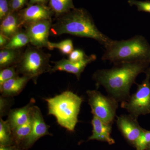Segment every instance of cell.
I'll return each instance as SVG.
<instances>
[{
	"instance_id": "obj_1",
	"label": "cell",
	"mask_w": 150,
	"mask_h": 150,
	"mask_svg": "<svg viewBox=\"0 0 150 150\" xmlns=\"http://www.w3.org/2000/svg\"><path fill=\"white\" fill-rule=\"evenodd\" d=\"M150 66V62L145 61L119 63L111 69L97 70L93 75V79L98 88L102 86L108 96L122 102L131 96L130 89L136 83L138 75L146 73Z\"/></svg>"
},
{
	"instance_id": "obj_2",
	"label": "cell",
	"mask_w": 150,
	"mask_h": 150,
	"mask_svg": "<svg viewBox=\"0 0 150 150\" xmlns=\"http://www.w3.org/2000/svg\"><path fill=\"white\" fill-rule=\"evenodd\" d=\"M51 30L54 35L69 34L96 40L104 47L112 41L100 32L89 13L83 8H75L62 15Z\"/></svg>"
},
{
	"instance_id": "obj_3",
	"label": "cell",
	"mask_w": 150,
	"mask_h": 150,
	"mask_svg": "<svg viewBox=\"0 0 150 150\" xmlns=\"http://www.w3.org/2000/svg\"><path fill=\"white\" fill-rule=\"evenodd\" d=\"M105 48L102 60L114 64L138 61L150 62V45L142 35L126 40H112Z\"/></svg>"
},
{
	"instance_id": "obj_4",
	"label": "cell",
	"mask_w": 150,
	"mask_h": 150,
	"mask_svg": "<svg viewBox=\"0 0 150 150\" xmlns=\"http://www.w3.org/2000/svg\"><path fill=\"white\" fill-rule=\"evenodd\" d=\"M48 107V115H54L57 123L68 131H74L82 98L67 91L54 97L45 99Z\"/></svg>"
},
{
	"instance_id": "obj_5",
	"label": "cell",
	"mask_w": 150,
	"mask_h": 150,
	"mask_svg": "<svg viewBox=\"0 0 150 150\" xmlns=\"http://www.w3.org/2000/svg\"><path fill=\"white\" fill-rule=\"evenodd\" d=\"M51 55L43 52L40 48L30 47L21 56L15 66L18 74L29 77L34 83L40 75L44 73H52L50 64Z\"/></svg>"
},
{
	"instance_id": "obj_6",
	"label": "cell",
	"mask_w": 150,
	"mask_h": 150,
	"mask_svg": "<svg viewBox=\"0 0 150 150\" xmlns=\"http://www.w3.org/2000/svg\"><path fill=\"white\" fill-rule=\"evenodd\" d=\"M145 73L146 77L142 83L137 84L136 92L121 104L122 108L137 118L150 113V66Z\"/></svg>"
},
{
	"instance_id": "obj_7",
	"label": "cell",
	"mask_w": 150,
	"mask_h": 150,
	"mask_svg": "<svg viewBox=\"0 0 150 150\" xmlns=\"http://www.w3.org/2000/svg\"><path fill=\"white\" fill-rule=\"evenodd\" d=\"M86 93L93 115L112 125L118 108V101L112 97L105 96L95 90L87 91Z\"/></svg>"
},
{
	"instance_id": "obj_8",
	"label": "cell",
	"mask_w": 150,
	"mask_h": 150,
	"mask_svg": "<svg viewBox=\"0 0 150 150\" xmlns=\"http://www.w3.org/2000/svg\"><path fill=\"white\" fill-rule=\"evenodd\" d=\"M32 129L29 136L23 141L20 146L23 150H28L41 137L51 134L48 131L49 126L44 121L42 112L37 106H33L31 112Z\"/></svg>"
},
{
	"instance_id": "obj_9",
	"label": "cell",
	"mask_w": 150,
	"mask_h": 150,
	"mask_svg": "<svg viewBox=\"0 0 150 150\" xmlns=\"http://www.w3.org/2000/svg\"><path fill=\"white\" fill-rule=\"evenodd\" d=\"M25 26V31L29 37L30 43L37 48H47L49 33L52 26L51 20L36 22Z\"/></svg>"
},
{
	"instance_id": "obj_10",
	"label": "cell",
	"mask_w": 150,
	"mask_h": 150,
	"mask_svg": "<svg viewBox=\"0 0 150 150\" xmlns=\"http://www.w3.org/2000/svg\"><path fill=\"white\" fill-rule=\"evenodd\" d=\"M116 123L125 139L133 145L144 129L140 126L137 118L130 114L117 116Z\"/></svg>"
},
{
	"instance_id": "obj_11",
	"label": "cell",
	"mask_w": 150,
	"mask_h": 150,
	"mask_svg": "<svg viewBox=\"0 0 150 150\" xmlns=\"http://www.w3.org/2000/svg\"><path fill=\"white\" fill-rule=\"evenodd\" d=\"M44 4H35L20 11L18 13L21 25L44 20H51L52 11Z\"/></svg>"
},
{
	"instance_id": "obj_12",
	"label": "cell",
	"mask_w": 150,
	"mask_h": 150,
	"mask_svg": "<svg viewBox=\"0 0 150 150\" xmlns=\"http://www.w3.org/2000/svg\"><path fill=\"white\" fill-rule=\"evenodd\" d=\"M96 59V55L94 54L87 56L84 60L79 62H73L69 59H62L58 62H54V66L52 67V73L56 71H64L73 74L78 80H79L81 74L87 66Z\"/></svg>"
},
{
	"instance_id": "obj_13",
	"label": "cell",
	"mask_w": 150,
	"mask_h": 150,
	"mask_svg": "<svg viewBox=\"0 0 150 150\" xmlns=\"http://www.w3.org/2000/svg\"><path fill=\"white\" fill-rule=\"evenodd\" d=\"M91 124L92 134L89 137L88 141L97 140L106 142L109 145L115 144V140L110 136L112 125L105 123L94 115L92 119Z\"/></svg>"
},
{
	"instance_id": "obj_14",
	"label": "cell",
	"mask_w": 150,
	"mask_h": 150,
	"mask_svg": "<svg viewBox=\"0 0 150 150\" xmlns=\"http://www.w3.org/2000/svg\"><path fill=\"white\" fill-rule=\"evenodd\" d=\"M35 103V100L32 98L25 106L10 110L7 121L12 130L28 122L31 117L32 108Z\"/></svg>"
},
{
	"instance_id": "obj_15",
	"label": "cell",
	"mask_w": 150,
	"mask_h": 150,
	"mask_svg": "<svg viewBox=\"0 0 150 150\" xmlns=\"http://www.w3.org/2000/svg\"><path fill=\"white\" fill-rule=\"evenodd\" d=\"M31 79L26 76H22L13 78L0 85V91L1 96L13 97L18 95Z\"/></svg>"
},
{
	"instance_id": "obj_16",
	"label": "cell",
	"mask_w": 150,
	"mask_h": 150,
	"mask_svg": "<svg viewBox=\"0 0 150 150\" xmlns=\"http://www.w3.org/2000/svg\"><path fill=\"white\" fill-rule=\"evenodd\" d=\"M1 21L0 33L9 39L20 31V28L22 26L17 12H11Z\"/></svg>"
},
{
	"instance_id": "obj_17",
	"label": "cell",
	"mask_w": 150,
	"mask_h": 150,
	"mask_svg": "<svg viewBox=\"0 0 150 150\" xmlns=\"http://www.w3.org/2000/svg\"><path fill=\"white\" fill-rule=\"evenodd\" d=\"M21 56V54L18 49L2 48L0 51L1 69L16 66Z\"/></svg>"
},
{
	"instance_id": "obj_18",
	"label": "cell",
	"mask_w": 150,
	"mask_h": 150,
	"mask_svg": "<svg viewBox=\"0 0 150 150\" xmlns=\"http://www.w3.org/2000/svg\"><path fill=\"white\" fill-rule=\"evenodd\" d=\"M32 117L25 124L12 130V136L15 145L19 147L31 133L32 129Z\"/></svg>"
},
{
	"instance_id": "obj_19",
	"label": "cell",
	"mask_w": 150,
	"mask_h": 150,
	"mask_svg": "<svg viewBox=\"0 0 150 150\" xmlns=\"http://www.w3.org/2000/svg\"><path fill=\"white\" fill-rule=\"evenodd\" d=\"M52 11L56 15L61 16L75 8L73 0H49Z\"/></svg>"
},
{
	"instance_id": "obj_20",
	"label": "cell",
	"mask_w": 150,
	"mask_h": 150,
	"mask_svg": "<svg viewBox=\"0 0 150 150\" xmlns=\"http://www.w3.org/2000/svg\"><path fill=\"white\" fill-rule=\"evenodd\" d=\"M12 132L9 124L7 121L0 118V146H9L14 145Z\"/></svg>"
},
{
	"instance_id": "obj_21",
	"label": "cell",
	"mask_w": 150,
	"mask_h": 150,
	"mask_svg": "<svg viewBox=\"0 0 150 150\" xmlns=\"http://www.w3.org/2000/svg\"><path fill=\"white\" fill-rule=\"evenodd\" d=\"M29 43V37L26 32L20 30L11 38L7 44L2 48L18 49L24 47Z\"/></svg>"
},
{
	"instance_id": "obj_22",
	"label": "cell",
	"mask_w": 150,
	"mask_h": 150,
	"mask_svg": "<svg viewBox=\"0 0 150 150\" xmlns=\"http://www.w3.org/2000/svg\"><path fill=\"white\" fill-rule=\"evenodd\" d=\"M47 48L50 50L57 48L60 50L62 54L67 55H69L74 50L72 40L70 39H66L58 43H53L49 41Z\"/></svg>"
},
{
	"instance_id": "obj_23",
	"label": "cell",
	"mask_w": 150,
	"mask_h": 150,
	"mask_svg": "<svg viewBox=\"0 0 150 150\" xmlns=\"http://www.w3.org/2000/svg\"><path fill=\"white\" fill-rule=\"evenodd\" d=\"M150 144V130L144 129L134 146L136 150H146Z\"/></svg>"
},
{
	"instance_id": "obj_24",
	"label": "cell",
	"mask_w": 150,
	"mask_h": 150,
	"mask_svg": "<svg viewBox=\"0 0 150 150\" xmlns=\"http://www.w3.org/2000/svg\"><path fill=\"white\" fill-rule=\"evenodd\" d=\"M18 74L15 66L7 67L1 69L0 71V85L6 81L18 76Z\"/></svg>"
},
{
	"instance_id": "obj_25",
	"label": "cell",
	"mask_w": 150,
	"mask_h": 150,
	"mask_svg": "<svg viewBox=\"0 0 150 150\" xmlns=\"http://www.w3.org/2000/svg\"><path fill=\"white\" fill-rule=\"evenodd\" d=\"M13 97H8L1 96L0 97V116L2 118L5 115H8L10 108L13 104Z\"/></svg>"
},
{
	"instance_id": "obj_26",
	"label": "cell",
	"mask_w": 150,
	"mask_h": 150,
	"mask_svg": "<svg viewBox=\"0 0 150 150\" xmlns=\"http://www.w3.org/2000/svg\"><path fill=\"white\" fill-rule=\"evenodd\" d=\"M128 3L130 6H136L139 11L146 12L150 13V1L129 0Z\"/></svg>"
},
{
	"instance_id": "obj_27",
	"label": "cell",
	"mask_w": 150,
	"mask_h": 150,
	"mask_svg": "<svg viewBox=\"0 0 150 150\" xmlns=\"http://www.w3.org/2000/svg\"><path fill=\"white\" fill-rule=\"evenodd\" d=\"M87 56L82 50L75 49L69 55V60L73 62H79L84 60Z\"/></svg>"
},
{
	"instance_id": "obj_28",
	"label": "cell",
	"mask_w": 150,
	"mask_h": 150,
	"mask_svg": "<svg viewBox=\"0 0 150 150\" xmlns=\"http://www.w3.org/2000/svg\"><path fill=\"white\" fill-rule=\"evenodd\" d=\"M11 12L10 1L0 0V19H3Z\"/></svg>"
},
{
	"instance_id": "obj_29",
	"label": "cell",
	"mask_w": 150,
	"mask_h": 150,
	"mask_svg": "<svg viewBox=\"0 0 150 150\" xmlns=\"http://www.w3.org/2000/svg\"><path fill=\"white\" fill-rule=\"evenodd\" d=\"M28 1V0H10V6L11 12L18 11L24 6Z\"/></svg>"
},
{
	"instance_id": "obj_30",
	"label": "cell",
	"mask_w": 150,
	"mask_h": 150,
	"mask_svg": "<svg viewBox=\"0 0 150 150\" xmlns=\"http://www.w3.org/2000/svg\"><path fill=\"white\" fill-rule=\"evenodd\" d=\"M9 39L1 33H0V46L1 48H4L8 43Z\"/></svg>"
},
{
	"instance_id": "obj_31",
	"label": "cell",
	"mask_w": 150,
	"mask_h": 150,
	"mask_svg": "<svg viewBox=\"0 0 150 150\" xmlns=\"http://www.w3.org/2000/svg\"><path fill=\"white\" fill-rule=\"evenodd\" d=\"M16 145H14L9 146H0V150H23Z\"/></svg>"
},
{
	"instance_id": "obj_32",
	"label": "cell",
	"mask_w": 150,
	"mask_h": 150,
	"mask_svg": "<svg viewBox=\"0 0 150 150\" xmlns=\"http://www.w3.org/2000/svg\"><path fill=\"white\" fill-rule=\"evenodd\" d=\"M48 1V0H30L29 5L35 4H44Z\"/></svg>"
},
{
	"instance_id": "obj_33",
	"label": "cell",
	"mask_w": 150,
	"mask_h": 150,
	"mask_svg": "<svg viewBox=\"0 0 150 150\" xmlns=\"http://www.w3.org/2000/svg\"><path fill=\"white\" fill-rule=\"evenodd\" d=\"M146 150H150V144L149 145V146H148Z\"/></svg>"
}]
</instances>
